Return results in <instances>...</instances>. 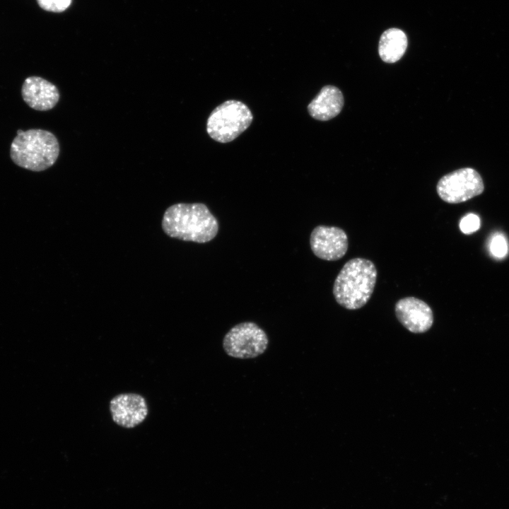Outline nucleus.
Returning <instances> with one entry per match:
<instances>
[{"label": "nucleus", "instance_id": "1a4fd4ad", "mask_svg": "<svg viewBox=\"0 0 509 509\" xmlns=\"http://www.w3.org/2000/svg\"><path fill=\"white\" fill-rule=\"evenodd\" d=\"M395 314L399 322L413 333H423L433 323V314L430 306L415 297L400 299L395 305Z\"/></svg>", "mask_w": 509, "mask_h": 509}, {"label": "nucleus", "instance_id": "f257e3e1", "mask_svg": "<svg viewBox=\"0 0 509 509\" xmlns=\"http://www.w3.org/2000/svg\"><path fill=\"white\" fill-rule=\"evenodd\" d=\"M162 228L171 238L204 243L217 235L218 223L204 204L178 203L165 211Z\"/></svg>", "mask_w": 509, "mask_h": 509}, {"label": "nucleus", "instance_id": "20e7f679", "mask_svg": "<svg viewBox=\"0 0 509 509\" xmlns=\"http://www.w3.org/2000/svg\"><path fill=\"white\" fill-rule=\"evenodd\" d=\"M253 115L242 102L229 100L217 106L206 122L209 136L220 143L235 139L251 124Z\"/></svg>", "mask_w": 509, "mask_h": 509}, {"label": "nucleus", "instance_id": "7ed1b4c3", "mask_svg": "<svg viewBox=\"0 0 509 509\" xmlns=\"http://www.w3.org/2000/svg\"><path fill=\"white\" fill-rule=\"evenodd\" d=\"M59 154V144L52 132L40 129L17 130L10 149L12 161L23 168L40 172L56 162Z\"/></svg>", "mask_w": 509, "mask_h": 509}, {"label": "nucleus", "instance_id": "423d86ee", "mask_svg": "<svg viewBox=\"0 0 509 509\" xmlns=\"http://www.w3.org/2000/svg\"><path fill=\"white\" fill-rule=\"evenodd\" d=\"M484 183L476 170L470 168H461L440 179L436 190L441 199L450 204L466 201L484 191Z\"/></svg>", "mask_w": 509, "mask_h": 509}, {"label": "nucleus", "instance_id": "0eeeda50", "mask_svg": "<svg viewBox=\"0 0 509 509\" xmlns=\"http://www.w3.org/2000/svg\"><path fill=\"white\" fill-rule=\"evenodd\" d=\"M310 243L314 255L327 261L341 259L349 247L346 233L343 229L335 226L315 227L310 234Z\"/></svg>", "mask_w": 509, "mask_h": 509}, {"label": "nucleus", "instance_id": "9d476101", "mask_svg": "<svg viewBox=\"0 0 509 509\" xmlns=\"http://www.w3.org/2000/svg\"><path fill=\"white\" fill-rule=\"evenodd\" d=\"M21 94L25 103L38 111L52 109L60 97L55 85L39 76L26 78L22 86Z\"/></svg>", "mask_w": 509, "mask_h": 509}, {"label": "nucleus", "instance_id": "9b49d317", "mask_svg": "<svg viewBox=\"0 0 509 509\" xmlns=\"http://www.w3.org/2000/svg\"><path fill=\"white\" fill-rule=\"evenodd\" d=\"M344 96L336 86H324L308 106L310 115L320 121H327L339 114L344 106Z\"/></svg>", "mask_w": 509, "mask_h": 509}, {"label": "nucleus", "instance_id": "f8f14e48", "mask_svg": "<svg viewBox=\"0 0 509 509\" xmlns=\"http://www.w3.org/2000/svg\"><path fill=\"white\" fill-rule=\"evenodd\" d=\"M407 37L398 28H390L381 35L378 52L382 60L387 63H394L404 55L407 47Z\"/></svg>", "mask_w": 509, "mask_h": 509}, {"label": "nucleus", "instance_id": "39448f33", "mask_svg": "<svg viewBox=\"0 0 509 509\" xmlns=\"http://www.w3.org/2000/svg\"><path fill=\"white\" fill-rule=\"evenodd\" d=\"M266 332L252 322H245L233 327L225 335L223 347L229 356L240 359L256 358L267 349Z\"/></svg>", "mask_w": 509, "mask_h": 509}, {"label": "nucleus", "instance_id": "4468645a", "mask_svg": "<svg viewBox=\"0 0 509 509\" xmlns=\"http://www.w3.org/2000/svg\"><path fill=\"white\" fill-rule=\"evenodd\" d=\"M480 228V219L474 213H469L464 216L460 222L461 231L467 235L473 233Z\"/></svg>", "mask_w": 509, "mask_h": 509}, {"label": "nucleus", "instance_id": "6e6552de", "mask_svg": "<svg viewBox=\"0 0 509 509\" xmlns=\"http://www.w3.org/2000/svg\"><path fill=\"white\" fill-rule=\"evenodd\" d=\"M112 420L119 426L131 428L142 423L148 414L145 398L135 393H123L110 402Z\"/></svg>", "mask_w": 509, "mask_h": 509}, {"label": "nucleus", "instance_id": "f03ea898", "mask_svg": "<svg viewBox=\"0 0 509 509\" xmlns=\"http://www.w3.org/2000/svg\"><path fill=\"white\" fill-rule=\"evenodd\" d=\"M377 269L370 260H349L337 275L333 286L336 301L348 310L363 307L370 300L377 280Z\"/></svg>", "mask_w": 509, "mask_h": 509}, {"label": "nucleus", "instance_id": "2eb2a0df", "mask_svg": "<svg viewBox=\"0 0 509 509\" xmlns=\"http://www.w3.org/2000/svg\"><path fill=\"white\" fill-rule=\"evenodd\" d=\"M72 0H37L44 10L52 12H62L71 4Z\"/></svg>", "mask_w": 509, "mask_h": 509}, {"label": "nucleus", "instance_id": "ddd939ff", "mask_svg": "<svg viewBox=\"0 0 509 509\" xmlns=\"http://www.w3.org/2000/svg\"><path fill=\"white\" fill-rule=\"evenodd\" d=\"M489 250L496 258L504 257L508 252V242L501 233L495 234L491 240Z\"/></svg>", "mask_w": 509, "mask_h": 509}]
</instances>
